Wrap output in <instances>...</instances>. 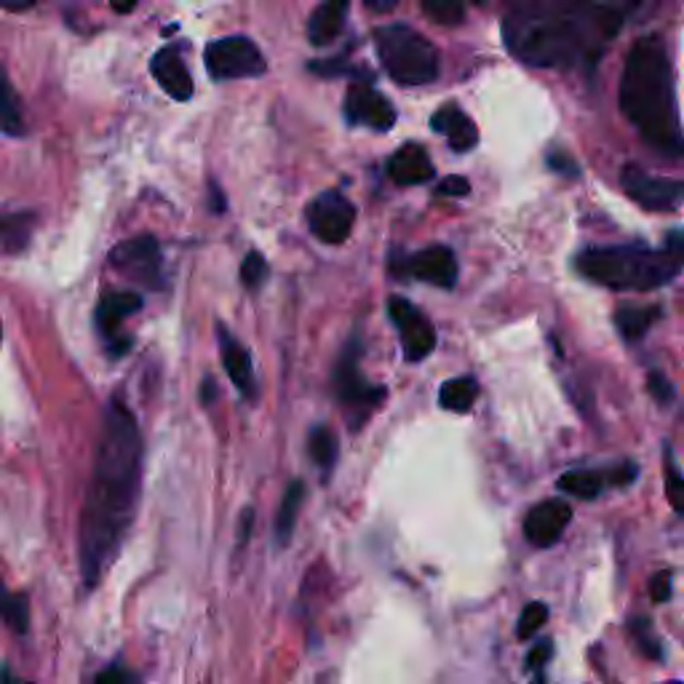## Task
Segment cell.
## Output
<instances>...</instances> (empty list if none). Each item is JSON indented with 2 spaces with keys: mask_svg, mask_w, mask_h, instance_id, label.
Wrapping results in <instances>:
<instances>
[{
  "mask_svg": "<svg viewBox=\"0 0 684 684\" xmlns=\"http://www.w3.org/2000/svg\"><path fill=\"white\" fill-rule=\"evenodd\" d=\"M142 490V433L132 409L110 401L79 525L81 575L94 588L116 562L134 525Z\"/></svg>",
  "mask_w": 684,
  "mask_h": 684,
  "instance_id": "6da1fadb",
  "label": "cell"
},
{
  "mask_svg": "<svg viewBox=\"0 0 684 684\" xmlns=\"http://www.w3.org/2000/svg\"><path fill=\"white\" fill-rule=\"evenodd\" d=\"M621 25V5L532 3L505 16L503 38L511 53L535 68H591Z\"/></svg>",
  "mask_w": 684,
  "mask_h": 684,
  "instance_id": "7a4b0ae2",
  "label": "cell"
},
{
  "mask_svg": "<svg viewBox=\"0 0 684 684\" xmlns=\"http://www.w3.org/2000/svg\"><path fill=\"white\" fill-rule=\"evenodd\" d=\"M617 103L647 145L665 156H680L684 151L674 75H671L669 51L658 35L636 40L634 49L628 51Z\"/></svg>",
  "mask_w": 684,
  "mask_h": 684,
  "instance_id": "3957f363",
  "label": "cell"
},
{
  "mask_svg": "<svg viewBox=\"0 0 684 684\" xmlns=\"http://www.w3.org/2000/svg\"><path fill=\"white\" fill-rule=\"evenodd\" d=\"M578 271L599 287L650 291L674 281L680 263L669 252H652L645 247H599L580 254Z\"/></svg>",
  "mask_w": 684,
  "mask_h": 684,
  "instance_id": "277c9868",
  "label": "cell"
},
{
  "mask_svg": "<svg viewBox=\"0 0 684 684\" xmlns=\"http://www.w3.org/2000/svg\"><path fill=\"white\" fill-rule=\"evenodd\" d=\"M374 46L385 73L401 86H425L439 75V53L431 40L407 25L374 29Z\"/></svg>",
  "mask_w": 684,
  "mask_h": 684,
  "instance_id": "5b68a950",
  "label": "cell"
},
{
  "mask_svg": "<svg viewBox=\"0 0 684 684\" xmlns=\"http://www.w3.org/2000/svg\"><path fill=\"white\" fill-rule=\"evenodd\" d=\"M206 70L217 81L236 79H260L267 70V59L257 49L252 38L247 35H230V38H217L206 46Z\"/></svg>",
  "mask_w": 684,
  "mask_h": 684,
  "instance_id": "8992f818",
  "label": "cell"
},
{
  "mask_svg": "<svg viewBox=\"0 0 684 684\" xmlns=\"http://www.w3.org/2000/svg\"><path fill=\"white\" fill-rule=\"evenodd\" d=\"M359 359H361V340L353 335L348 340V345L343 348L340 359H337L332 383H335V394L345 404V409L361 412V420H364L367 412H372V409L385 398V388L367 383L364 374H361Z\"/></svg>",
  "mask_w": 684,
  "mask_h": 684,
  "instance_id": "52a82bcc",
  "label": "cell"
},
{
  "mask_svg": "<svg viewBox=\"0 0 684 684\" xmlns=\"http://www.w3.org/2000/svg\"><path fill=\"white\" fill-rule=\"evenodd\" d=\"M356 223V206L337 190H324L308 204V228L321 243L348 241Z\"/></svg>",
  "mask_w": 684,
  "mask_h": 684,
  "instance_id": "ba28073f",
  "label": "cell"
},
{
  "mask_svg": "<svg viewBox=\"0 0 684 684\" xmlns=\"http://www.w3.org/2000/svg\"><path fill=\"white\" fill-rule=\"evenodd\" d=\"M112 267L147 289H160V249L153 236H134L112 247Z\"/></svg>",
  "mask_w": 684,
  "mask_h": 684,
  "instance_id": "9c48e42d",
  "label": "cell"
},
{
  "mask_svg": "<svg viewBox=\"0 0 684 684\" xmlns=\"http://www.w3.org/2000/svg\"><path fill=\"white\" fill-rule=\"evenodd\" d=\"M621 184L647 212H671L684 201V182L652 177L639 166H626L621 175Z\"/></svg>",
  "mask_w": 684,
  "mask_h": 684,
  "instance_id": "30bf717a",
  "label": "cell"
},
{
  "mask_svg": "<svg viewBox=\"0 0 684 684\" xmlns=\"http://www.w3.org/2000/svg\"><path fill=\"white\" fill-rule=\"evenodd\" d=\"M388 313L398 335H401V348L407 361L418 364V361L433 353V348H436V329L412 302L404 300V297H391Z\"/></svg>",
  "mask_w": 684,
  "mask_h": 684,
  "instance_id": "8fae6325",
  "label": "cell"
},
{
  "mask_svg": "<svg viewBox=\"0 0 684 684\" xmlns=\"http://www.w3.org/2000/svg\"><path fill=\"white\" fill-rule=\"evenodd\" d=\"M345 118L353 127H369L377 132H388L396 123V110L383 94L369 83L353 81L345 92Z\"/></svg>",
  "mask_w": 684,
  "mask_h": 684,
  "instance_id": "7c38bea8",
  "label": "cell"
},
{
  "mask_svg": "<svg viewBox=\"0 0 684 684\" xmlns=\"http://www.w3.org/2000/svg\"><path fill=\"white\" fill-rule=\"evenodd\" d=\"M573 521V508L564 501H543L535 505L525 519V535L538 549H549L562 538V532Z\"/></svg>",
  "mask_w": 684,
  "mask_h": 684,
  "instance_id": "4fadbf2b",
  "label": "cell"
},
{
  "mask_svg": "<svg viewBox=\"0 0 684 684\" xmlns=\"http://www.w3.org/2000/svg\"><path fill=\"white\" fill-rule=\"evenodd\" d=\"M407 273H412L418 281L431 284V287L452 289L457 284V260L447 247H428L415 257H409Z\"/></svg>",
  "mask_w": 684,
  "mask_h": 684,
  "instance_id": "5bb4252c",
  "label": "cell"
},
{
  "mask_svg": "<svg viewBox=\"0 0 684 684\" xmlns=\"http://www.w3.org/2000/svg\"><path fill=\"white\" fill-rule=\"evenodd\" d=\"M151 73L160 83V88L177 103H188L193 97V79H190V70L184 68L177 46H166L151 59Z\"/></svg>",
  "mask_w": 684,
  "mask_h": 684,
  "instance_id": "9a60e30c",
  "label": "cell"
},
{
  "mask_svg": "<svg viewBox=\"0 0 684 684\" xmlns=\"http://www.w3.org/2000/svg\"><path fill=\"white\" fill-rule=\"evenodd\" d=\"M219 335V353H223V364L225 372H228L230 383L241 391V396L254 398L257 396V377H254V367H252V356L243 348L241 343L230 335L225 326H217Z\"/></svg>",
  "mask_w": 684,
  "mask_h": 684,
  "instance_id": "2e32d148",
  "label": "cell"
},
{
  "mask_svg": "<svg viewBox=\"0 0 684 684\" xmlns=\"http://www.w3.org/2000/svg\"><path fill=\"white\" fill-rule=\"evenodd\" d=\"M142 297L136 291H107V295L99 300L97 308V329L103 332V337L110 345V353L116 356L118 348V326H121L123 319H129L132 313L142 311Z\"/></svg>",
  "mask_w": 684,
  "mask_h": 684,
  "instance_id": "e0dca14e",
  "label": "cell"
},
{
  "mask_svg": "<svg viewBox=\"0 0 684 684\" xmlns=\"http://www.w3.org/2000/svg\"><path fill=\"white\" fill-rule=\"evenodd\" d=\"M388 177L401 188H409V184H422L433 177V164L428 158L425 147L415 145H401L388 160Z\"/></svg>",
  "mask_w": 684,
  "mask_h": 684,
  "instance_id": "ac0fdd59",
  "label": "cell"
},
{
  "mask_svg": "<svg viewBox=\"0 0 684 684\" xmlns=\"http://www.w3.org/2000/svg\"><path fill=\"white\" fill-rule=\"evenodd\" d=\"M431 127L433 132L447 136L449 147L457 153L471 151V147H476V142H479L476 123L457 105H444L442 110L433 112Z\"/></svg>",
  "mask_w": 684,
  "mask_h": 684,
  "instance_id": "d6986e66",
  "label": "cell"
},
{
  "mask_svg": "<svg viewBox=\"0 0 684 684\" xmlns=\"http://www.w3.org/2000/svg\"><path fill=\"white\" fill-rule=\"evenodd\" d=\"M348 3H321L308 16V40L313 46H329L340 38Z\"/></svg>",
  "mask_w": 684,
  "mask_h": 684,
  "instance_id": "ffe728a7",
  "label": "cell"
},
{
  "mask_svg": "<svg viewBox=\"0 0 684 684\" xmlns=\"http://www.w3.org/2000/svg\"><path fill=\"white\" fill-rule=\"evenodd\" d=\"M302 503H305V481L302 479L289 481L287 492H284V501H281V505H278V516H276L278 545H287L291 540V532H295L297 514H300Z\"/></svg>",
  "mask_w": 684,
  "mask_h": 684,
  "instance_id": "44dd1931",
  "label": "cell"
},
{
  "mask_svg": "<svg viewBox=\"0 0 684 684\" xmlns=\"http://www.w3.org/2000/svg\"><path fill=\"white\" fill-rule=\"evenodd\" d=\"M0 134H25V116H22L20 97H16L14 83L3 68H0Z\"/></svg>",
  "mask_w": 684,
  "mask_h": 684,
  "instance_id": "7402d4cb",
  "label": "cell"
},
{
  "mask_svg": "<svg viewBox=\"0 0 684 684\" xmlns=\"http://www.w3.org/2000/svg\"><path fill=\"white\" fill-rule=\"evenodd\" d=\"M33 212H16L0 217V247L9 254L25 252L29 236H33Z\"/></svg>",
  "mask_w": 684,
  "mask_h": 684,
  "instance_id": "603a6c76",
  "label": "cell"
},
{
  "mask_svg": "<svg viewBox=\"0 0 684 684\" xmlns=\"http://www.w3.org/2000/svg\"><path fill=\"white\" fill-rule=\"evenodd\" d=\"M308 455L313 457V463L324 473L335 471L337 455H340V442H337V433L329 425H316L308 436Z\"/></svg>",
  "mask_w": 684,
  "mask_h": 684,
  "instance_id": "cb8c5ba5",
  "label": "cell"
},
{
  "mask_svg": "<svg viewBox=\"0 0 684 684\" xmlns=\"http://www.w3.org/2000/svg\"><path fill=\"white\" fill-rule=\"evenodd\" d=\"M604 484H607V476L597 471H569V473L559 476V481H556L559 490L578 497V501H593V497H599V492L604 490Z\"/></svg>",
  "mask_w": 684,
  "mask_h": 684,
  "instance_id": "d4e9b609",
  "label": "cell"
},
{
  "mask_svg": "<svg viewBox=\"0 0 684 684\" xmlns=\"http://www.w3.org/2000/svg\"><path fill=\"white\" fill-rule=\"evenodd\" d=\"M476 396H479V383L473 377H457L442 385V394H439V404L449 412H468L473 407Z\"/></svg>",
  "mask_w": 684,
  "mask_h": 684,
  "instance_id": "484cf974",
  "label": "cell"
},
{
  "mask_svg": "<svg viewBox=\"0 0 684 684\" xmlns=\"http://www.w3.org/2000/svg\"><path fill=\"white\" fill-rule=\"evenodd\" d=\"M658 319L660 308H621V311L615 313V324L626 340H639Z\"/></svg>",
  "mask_w": 684,
  "mask_h": 684,
  "instance_id": "4316f807",
  "label": "cell"
},
{
  "mask_svg": "<svg viewBox=\"0 0 684 684\" xmlns=\"http://www.w3.org/2000/svg\"><path fill=\"white\" fill-rule=\"evenodd\" d=\"M0 617L5 626L16 634H25L29 628V604L22 593H9L0 583Z\"/></svg>",
  "mask_w": 684,
  "mask_h": 684,
  "instance_id": "83f0119b",
  "label": "cell"
},
{
  "mask_svg": "<svg viewBox=\"0 0 684 684\" xmlns=\"http://www.w3.org/2000/svg\"><path fill=\"white\" fill-rule=\"evenodd\" d=\"M422 14L431 16L439 25H460L463 16H466V5L455 3V0H425Z\"/></svg>",
  "mask_w": 684,
  "mask_h": 684,
  "instance_id": "f1b7e54d",
  "label": "cell"
},
{
  "mask_svg": "<svg viewBox=\"0 0 684 684\" xmlns=\"http://www.w3.org/2000/svg\"><path fill=\"white\" fill-rule=\"evenodd\" d=\"M545 621H549V607H545L543 602L527 604L519 615V626H516V634H519V639H529V636H535L540 632V628L545 626Z\"/></svg>",
  "mask_w": 684,
  "mask_h": 684,
  "instance_id": "f546056e",
  "label": "cell"
},
{
  "mask_svg": "<svg viewBox=\"0 0 684 684\" xmlns=\"http://www.w3.org/2000/svg\"><path fill=\"white\" fill-rule=\"evenodd\" d=\"M267 278V263L260 252H249L241 265V281L247 289H260Z\"/></svg>",
  "mask_w": 684,
  "mask_h": 684,
  "instance_id": "4dcf8cb0",
  "label": "cell"
},
{
  "mask_svg": "<svg viewBox=\"0 0 684 684\" xmlns=\"http://www.w3.org/2000/svg\"><path fill=\"white\" fill-rule=\"evenodd\" d=\"M92 684H142V680H140V674H136V671H132L129 665L118 663L116 660V663H110L107 669L99 671V674L94 676Z\"/></svg>",
  "mask_w": 684,
  "mask_h": 684,
  "instance_id": "1f68e13d",
  "label": "cell"
},
{
  "mask_svg": "<svg viewBox=\"0 0 684 684\" xmlns=\"http://www.w3.org/2000/svg\"><path fill=\"white\" fill-rule=\"evenodd\" d=\"M665 497H669L671 508L684 516V476L676 473L674 466H669L665 471Z\"/></svg>",
  "mask_w": 684,
  "mask_h": 684,
  "instance_id": "d6a6232c",
  "label": "cell"
},
{
  "mask_svg": "<svg viewBox=\"0 0 684 684\" xmlns=\"http://www.w3.org/2000/svg\"><path fill=\"white\" fill-rule=\"evenodd\" d=\"M436 193L444 195V199H463V195L471 193V182H468L466 177L452 175V177H447V180L439 182Z\"/></svg>",
  "mask_w": 684,
  "mask_h": 684,
  "instance_id": "836d02e7",
  "label": "cell"
},
{
  "mask_svg": "<svg viewBox=\"0 0 684 684\" xmlns=\"http://www.w3.org/2000/svg\"><path fill=\"white\" fill-rule=\"evenodd\" d=\"M647 388H650V394L658 404H669L671 398H674V388H671V383L663 374H650V377H647Z\"/></svg>",
  "mask_w": 684,
  "mask_h": 684,
  "instance_id": "e575fe53",
  "label": "cell"
},
{
  "mask_svg": "<svg viewBox=\"0 0 684 684\" xmlns=\"http://www.w3.org/2000/svg\"><path fill=\"white\" fill-rule=\"evenodd\" d=\"M551 650H553L551 639H543V641H538V645H535V647H532V652H529V660H527L529 671H535V674H540V671H543V665H545V663H549V658H551Z\"/></svg>",
  "mask_w": 684,
  "mask_h": 684,
  "instance_id": "d590c367",
  "label": "cell"
},
{
  "mask_svg": "<svg viewBox=\"0 0 684 684\" xmlns=\"http://www.w3.org/2000/svg\"><path fill=\"white\" fill-rule=\"evenodd\" d=\"M650 597L652 602H669L671 599V573H658L650 580Z\"/></svg>",
  "mask_w": 684,
  "mask_h": 684,
  "instance_id": "8d00e7d4",
  "label": "cell"
},
{
  "mask_svg": "<svg viewBox=\"0 0 684 684\" xmlns=\"http://www.w3.org/2000/svg\"><path fill=\"white\" fill-rule=\"evenodd\" d=\"M634 479H636V466H634V463H626V466H617V468H612L610 473H607V484H615V487L632 484Z\"/></svg>",
  "mask_w": 684,
  "mask_h": 684,
  "instance_id": "74e56055",
  "label": "cell"
},
{
  "mask_svg": "<svg viewBox=\"0 0 684 684\" xmlns=\"http://www.w3.org/2000/svg\"><path fill=\"white\" fill-rule=\"evenodd\" d=\"M665 249L674 260H684V233L682 230H671L669 241H665Z\"/></svg>",
  "mask_w": 684,
  "mask_h": 684,
  "instance_id": "f35d334b",
  "label": "cell"
},
{
  "mask_svg": "<svg viewBox=\"0 0 684 684\" xmlns=\"http://www.w3.org/2000/svg\"><path fill=\"white\" fill-rule=\"evenodd\" d=\"M549 166H551V169L562 171V175H569V177L578 175V166H575L573 160H567L564 156H559V153H556V156L549 158Z\"/></svg>",
  "mask_w": 684,
  "mask_h": 684,
  "instance_id": "ab89813d",
  "label": "cell"
},
{
  "mask_svg": "<svg viewBox=\"0 0 684 684\" xmlns=\"http://www.w3.org/2000/svg\"><path fill=\"white\" fill-rule=\"evenodd\" d=\"M209 190H212V212L214 214H223L225 209H228V201H225L223 190H219L214 182L209 184Z\"/></svg>",
  "mask_w": 684,
  "mask_h": 684,
  "instance_id": "60d3db41",
  "label": "cell"
},
{
  "mask_svg": "<svg viewBox=\"0 0 684 684\" xmlns=\"http://www.w3.org/2000/svg\"><path fill=\"white\" fill-rule=\"evenodd\" d=\"M214 396H217V391H214V380L206 377V383H201V401L212 404Z\"/></svg>",
  "mask_w": 684,
  "mask_h": 684,
  "instance_id": "b9f144b4",
  "label": "cell"
},
{
  "mask_svg": "<svg viewBox=\"0 0 684 684\" xmlns=\"http://www.w3.org/2000/svg\"><path fill=\"white\" fill-rule=\"evenodd\" d=\"M0 684H29V682H25V680H20V676H16V674H14V671L3 669V671H0Z\"/></svg>",
  "mask_w": 684,
  "mask_h": 684,
  "instance_id": "7bdbcfd3",
  "label": "cell"
},
{
  "mask_svg": "<svg viewBox=\"0 0 684 684\" xmlns=\"http://www.w3.org/2000/svg\"><path fill=\"white\" fill-rule=\"evenodd\" d=\"M367 9H369V11H394L396 3H394V0H388V3H377V0H367Z\"/></svg>",
  "mask_w": 684,
  "mask_h": 684,
  "instance_id": "ee69618b",
  "label": "cell"
},
{
  "mask_svg": "<svg viewBox=\"0 0 684 684\" xmlns=\"http://www.w3.org/2000/svg\"><path fill=\"white\" fill-rule=\"evenodd\" d=\"M0 9H5V11H27V9H33V3H0Z\"/></svg>",
  "mask_w": 684,
  "mask_h": 684,
  "instance_id": "f6af8a7d",
  "label": "cell"
},
{
  "mask_svg": "<svg viewBox=\"0 0 684 684\" xmlns=\"http://www.w3.org/2000/svg\"><path fill=\"white\" fill-rule=\"evenodd\" d=\"M112 11H118V14H129V11H134V3H112Z\"/></svg>",
  "mask_w": 684,
  "mask_h": 684,
  "instance_id": "bcb514c9",
  "label": "cell"
},
{
  "mask_svg": "<svg viewBox=\"0 0 684 684\" xmlns=\"http://www.w3.org/2000/svg\"><path fill=\"white\" fill-rule=\"evenodd\" d=\"M669 684H682V682H669Z\"/></svg>",
  "mask_w": 684,
  "mask_h": 684,
  "instance_id": "7dc6e473",
  "label": "cell"
},
{
  "mask_svg": "<svg viewBox=\"0 0 684 684\" xmlns=\"http://www.w3.org/2000/svg\"><path fill=\"white\" fill-rule=\"evenodd\" d=\"M0 337H3V329H0Z\"/></svg>",
  "mask_w": 684,
  "mask_h": 684,
  "instance_id": "c3c4849f",
  "label": "cell"
}]
</instances>
